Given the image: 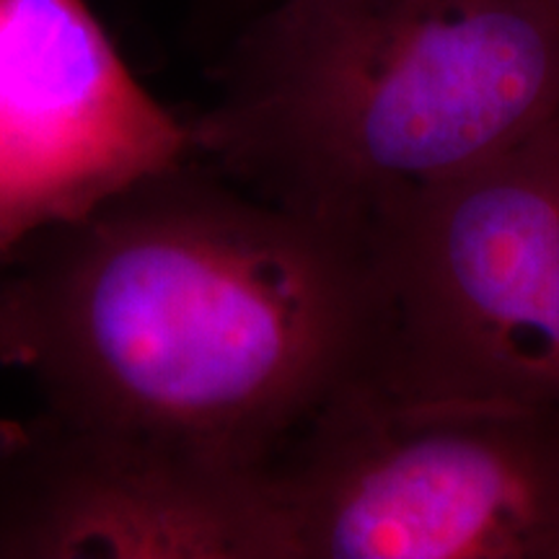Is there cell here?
Masks as SVG:
<instances>
[{
	"mask_svg": "<svg viewBox=\"0 0 559 559\" xmlns=\"http://www.w3.org/2000/svg\"><path fill=\"white\" fill-rule=\"evenodd\" d=\"M45 409L270 464L366 370L368 257L198 156L132 181L0 264Z\"/></svg>",
	"mask_w": 559,
	"mask_h": 559,
	"instance_id": "cell-1",
	"label": "cell"
},
{
	"mask_svg": "<svg viewBox=\"0 0 559 559\" xmlns=\"http://www.w3.org/2000/svg\"><path fill=\"white\" fill-rule=\"evenodd\" d=\"M559 111V0H275L187 120L192 156L362 251Z\"/></svg>",
	"mask_w": 559,
	"mask_h": 559,
	"instance_id": "cell-2",
	"label": "cell"
},
{
	"mask_svg": "<svg viewBox=\"0 0 559 559\" xmlns=\"http://www.w3.org/2000/svg\"><path fill=\"white\" fill-rule=\"evenodd\" d=\"M270 469L293 559H559V409L355 376Z\"/></svg>",
	"mask_w": 559,
	"mask_h": 559,
	"instance_id": "cell-3",
	"label": "cell"
},
{
	"mask_svg": "<svg viewBox=\"0 0 559 559\" xmlns=\"http://www.w3.org/2000/svg\"><path fill=\"white\" fill-rule=\"evenodd\" d=\"M366 257L362 379L559 409V111L404 207Z\"/></svg>",
	"mask_w": 559,
	"mask_h": 559,
	"instance_id": "cell-4",
	"label": "cell"
},
{
	"mask_svg": "<svg viewBox=\"0 0 559 559\" xmlns=\"http://www.w3.org/2000/svg\"><path fill=\"white\" fill-rule=\"evenodd\" d=\"M293 559L270 464L0 417V559Z\"/></svg>",
	"mask_w": 559,
	"mask_h": 559,
	"instance_id": "cell-5",
	"label": "cell"
},
{
	"mask_svg": "<svg viewBox=\"0 0 559 559\" xmlns=\"http://www.w3.org/2000/svg\"><path fill=\"white\" fill-rule=\"evenodd\" d=\"M192 156L83 0H0V264L29 236Z\"/></svg>",
	"mask_w": 559,
	"mask_h": 559,
	"instance_id": "cell-6",
	"label": "cell"
},
{
	"mask_svg": "<svg viewBox=\"0 0 559 559\" xmlns=\"http://www.w3.org/2000/svg\"><path fill=\"white\" fill-rule=\"evenodd\" d=\"M24 362V345H21L16 324H13L9 306L0 296V366L21 368Z\"/></svg>",
	"mask_w": 559,
	"mask_h": 559,
	"instance_id": "cell-7",
	"label": "cell"
}]
</instances>
